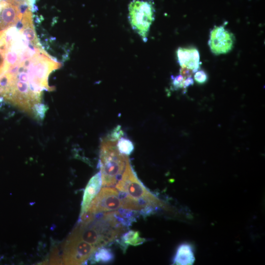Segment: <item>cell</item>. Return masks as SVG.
Segmentation results:
<instances>
[{
    "label": "cell",
    "mask_w": 265,
    "mask_h": 265,
    "mask_svg": "<svg viewBox=\"0 0 265 265\" xmlns=\"http://www.w3.org/2000/svg\"><path fill=\"white\" fill-rule=\"evenodd\" d=\"M116 142L106 137L101 141L98 165L104 186H112L116 184L129 159L128 156L119 152L116 147Z\"/></svg>",
    "instance_id": "6da1fadb"
},
{
    "label": "cell",
    "mask_w": 265,
    "mask_h": 265,
    "mask_svg": "<svg viewBox=\"0 0 265 265\" xmlns=\"http://www.w3.org/2000/svg\"><path fill=\"white\" fill-rule=\"evenodd\" d=\"M116 189L146 206L155 210L162 205L161 202L150 192L138 178L129 159L125 169L116 185Z\"/></svg>",
    "instance_id": "7a4b0ae2"
},
{
    "label": "cell",
    "mask_w": 265,
    "mask_h": 265,
    "mask_svg": "<svg viewBox=\"0 0 265 265\" xmlns=\"http://www.w3.org/2000/svg\"><path fill=\"white\" fill-rule=\"evenodd\" d=\"M128 11L129 21L132 29L146 42L155 19L153 0H132L129 4Z\"/></svg>",
    "instance_id": "3957f363"
},
{
    "label": "cell",
    "mask_w": 265,
    "mask_h": 265,
    "mask_svg": "<svg viewBox=\"0 0 265 265\" xmlns=\"http://www.w3.org/2000/svg\"><path fill=\"white\" fill-rule=\"evenodd\" d=\"M97 249L89 243L69 236L59 251L62 264L80 265L86 262Z\"/></svg>",
    "instance_id": "277c9868"
},
{
    "label": "cell",
    "mask_w": 265,
    "mask_h": 265,
    "mask_svg": "<svg viewBox=\"0 0 265 265\" xmlns=\"http://www.w3.org/2000/svg\"><path fill=\"white\" fill-rule=\"evenodd\" d=\"M119 191L112 186H104L91 202L87 211L92 213L117 211L123 208Z\"/></svg>",
    "instance_id": "5b68a950"
},
{
    "label": "cell",
    "mask_w": 265,
    "mask_h": 265,
    "mask_svg": "<svg viewBox=\"0 0 265 265\" xmlns=\"http://www.w3.org/2000/svg\"><path fill=\"white\" fill-rule=\"evenodd\" d=\"M235 42L234 35L225 28V25L214 26L211 30L208 45L213 54L219 55L230 52Z\"/></svg>",
    "instance_id": "8992f818"
},
{
    "label": "cell",
    "mask_w": 265,
    "mask_h": 265,
    "mask_svg": "<svg viewBox=\"0 0 265 265\" xmlns=\"http://www.w3.org/2000/svg\"><path fill=\"white\" fill-rule=\"evenodd\" d=\"M177 61L181 67H186L194 73L200 68L201 62L198 50L194 47H179L176 52Z\"/></svg>",
    "instance_id": "52a82bcc"
},
{
    "label": "cell",
    "mask_w": 265,
    "mask_h": 265,
    "mask_svg": "<svg viewBox=\"0 0 265 265\" xmlns=\"http://www.w3.org/2000/svg\"><path fill=\"white\" fill-rule=\"evenodd\" d=\"M102 185L101 173L99 171L90 179L85 187L81 202L80 216L87 211L91 202L100 191Z\"/></svg>",
    "instance_id": "ba28073f"
},
{
    "label": "cell",
    "mask_w": 265,
    "mask_h": 265,
    "mask_svg": "<svg viewBox=\"0 0 265 265\" xmlns=\"http://www.w3.org/2000/svg\"><path fill=\"white\" fill-rule=\"evenodd\" d=\"M194 261L191 247L187 244H181L177 249L173 263L176 265H191Z\"/></svg>",
    "instance_id": "9c48e42d"
},
{
    "label": "cell",
    "mask_w": 265,
    "mask_h": 265,
    "mask_svg": "<svg viewBox=\"0 0 265 265\" xmlns=\"http://www.w3.org/2000/svg\"><path fill=\"white\" fill-rule=\"evenodd\" d=\"M121 236L119 242L124 252L126 251L129 245L137 246L143 243L145 241V239L140 237L137 231L133 230H129L124 233Z\"/></svg>",
    "instance_id": "30bf717a"
},
{
    "label": "cell",
    "mask_w": 265,
    "mask_h": 265,
    "mask_svg": "<svg viewBox=\"0 0 265 265\" xmlns=\"http://www.w3.org/2000/svg\"><path fill=\"white\" fill-rule=\"evenodd\" d=\"M91 263H108L114 259V254L108 248H98L90 257Z\"/></svg>",
    "instance_id": "8fae6325"
},
{
    "label": "cell",
    "mask_w": 265,
    "mask_h": 265,
    "mask_svg": "<svg viewBox=\"0 0 265 265\" xmlns=\"http://www.w3.org/2000/svg\"><path fill=\"white\" fill-rule=\"evenodd\" d=\"M116 147L120 153L126 156L130 155L134 150L132 142L124 136L117 141Z\"/></svg>",
    "instance_id": "7c38bea8"
},
{
    "label": "cell",
    "mask_w": 265,
    "mask_h": 265,
    "mask_svg": "<svg viewBox=\"0 0 265 265\" xmlns=\"http://www.w3.org/2000/svg\"><path fill=\"white\" fill-rule=\"evenodd\" d=\"M48 106L40 102L34 104L31 108V113L38 121H43L46 113L48 110Z\"/></svg>",
    "instance_id": "4fadbf2b"
},
{
    "label": "cell",
    "mask_w": 265,
    "mask_h": 265,
    "mask_svg": "<svg viewBox=\"0 0 265 265\" xmlns=\"http://www.w3.org/2000/svg\"><path fill=\"white\" fill-rule=\"evenodd\" d=\"M124 135V132L121 128V126L118 125L113 129L106 137V138L117 141L119 138Z\"/></svg>",
    "instance_id": "5bb4252c"
},
{
    "label": "cell",
    "mask_w": 265,
    "mask_h": 265,
    "mask_svg": "<svg viewBox=\"0 0 265 265\" xmlns=\"http://www.w3.org/2000/svg\"><path fill=\"white\" fill-rule=\"evenodd\" d=\"M186 79H185L180 74L175 77L171 76V84L173 89L177 90L180 88H184V83Z\"/></svg>",
    "instance_id": "9a60e30c"
},
{
    "label": "cell",
    "mask_w": 265,
    "mask_h": 265,
    "mask_svg": "<svg viewBox=\"0 0 265 265\" xmlns=\"http://www.w3.org/2000/svg\"><path fill=\"white\" fill-rule=\"evenodd\" d=\"M194 79L198 84H203L208 81V76L205 71L198 70L195 73Z\"/></svg>",
    "instance_id": "2e32d148"
},
{
    "label": "cell",
    "mask_w": 265,
    "mask_h": 265,
    "mask_svg": "<svg viewBox=\"0 0 265 265\" xmlns=\"http://www.w3.org/2000/svg\"><path fill=\"white\" fill-rule=\"evenodd\" d=\"M194 73L192 70L186 67H181L180 69V74L185 79L191 77Z\"/></svg>",
    "instance_id": "e0dca14e"
},
{
    "label": "cell",
    "mask_w": 265,
    "mask_h": 265,
    "mask_svg": "<svg viewBox=\"0 0 265 265\" xmlns=\"http://www.w3.org/2000/svg\"><path fill=\"white\" fill-rule=\"evenodd\" d=\"M5 66V55L3 51L0 50V76L3 74Z\"/></svg>",
    "instance_id": "ac0fdd59"
},
{
    "label": "cell",
    "mask_w": 265,
    "mask_h": 265,
    "mask_svg": "<svg viewBox=\"0 0 265 265\" xmlns=\"http://www.w3.org/2000/svg\"><path fill=\"white\" fill-rule=\"evenodd\" d=\"M194 81L192 77L186 79L184 83V89H186L188 87L193 84Z\"/></svg>",
    "instance_id": "d6986e66"
}]
</instances>
